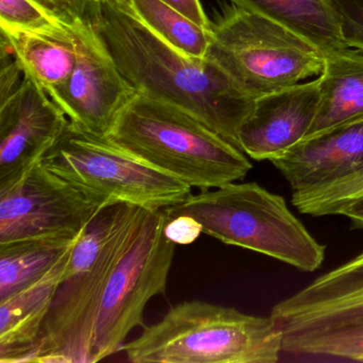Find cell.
Here are the masks:
<instances>
[{"label": "cell", "mask_w": 363, "mask_h": 363, "mask_svg": "<svg viewBox=\"0 0 363 363\" xmlns=\"http://www.w3.org/2000/svg\"><path fill=\"white\" fill-rule=\"evenodd\" d=\"M89 24L138 94L189 112L241 150L240 129L256 99L216 63L172 48L135 16L127 0H105Z\"/></svg>", "instance_id": "1"}, {"label": "cell", "mask_w": 363, "mask_h": 363, "mask_svg": "<svg viewBox=\"0 0 363 363\" xmlns=\"http://www.w3.org/2000/svg\"><path fill=\"white\" fill-rule=\"evenodd\" d=\"M148 210L107 206L78 238L29 363H94L95 331L108 281Z\"/></svg>", "instance_id": "2"}, {"label": "cell", "mask_w": 363, "mask_h": 363, "mask_svg": "<svg viewBox=\"0 0 363 363\" xmlns=\"http://www.w3.org/2000/svg\"><path fill=\"white\" fill-rule=\"evenodd\" d=\"M105 138L199 192L243 180L252 169L242 150L192 114L138 93Z\"/></svg>", "instance_id": "3"}, {"label": "cell", "mask_w": 363, "mask_h": 363, "mask_svg": "<svg viewBox=\"0 0 363 363\" xmlns=\"http://www.w3.org/2000/svg\"><path fill=\"white\" fill-rule=\"evenodd\" d=\"M284 335L272 318L201 301L172 307L122 352L133 363H276Z\"/></svg>", "instance_id": "4"}, {"label": "cell", "mask_w": 363, "mask_h": 363, "mask_svg": "<svg viewBox=\"0 0 363 363\" xmlns=\"http://www.w3.org/2000/svg\"><path fill=\"white\" fill-rule=\"evenodd\" d=\"M169 216H192L203 233L303 272L322 267L326 247L289 209L286 199L257 182L226 184L167 208Z\"/></svg>", "instance_id": "5"}, {"label": "cell", "mask_w": 363, "mask_h": 363, "mask_svg": "<svg viewBox=\"0 0 363 363\" xmlns=\"http://www.w3.org/2000/svg\"><path fill=\"white\" fill-rule=\"evenodd\" d=\"M207 58L258 99L318 77L324 55L290 29L231 5L211 22Z\"/></svg>", "instance_id": "6"}, {"label": "cell", "mask_w": 363, "mask_h": 363, "mask_svg": "<svg viewBox=\"0 0 363 363\" xmlns=\"http://www.w3.org/2000/svg\"><path fill=\"white\" fill-rule=\"evenodd\" d=\"M42 162L52 173L107 206L129 203L150 211L167 209L192 194L182 180L112 145L106 138L69 123Z\"/></svg>", "instance_id": "7"}, {"label": "cell", "mask_w": 363, "mask_h": 363, "mask_svg": "<svg viewBox=\"0 0 363 363\" xmlns=\"http://www.w3.org/2000/svg\"><path fill=\"white\" fill-rule=\"evenodd\" d=\"M167 209L146 212L137 235L106 286L95 331L94 363L123 350L137 327H145L144 311L150 299L167 292L176 244L164 227Z\"/></svg>", "instance_id": "8"}, {"label": "cell", "mask_w": 363, "mask_h": 363, "mask_svg": "<svg viewBox=\"0 0 363 363\" xmlns=\"http://www.w3.org/2000/svg\"><path fill=\"white\" fill-rule=\"evenodd\" d=\"M105 207L40 161L0 186V244L38 238L76 239Z\"/></svg>", "instance_id": "9"}, {"label": "cell", "mask_w": 363, "mask_h": 363, "mask_svg": "<svg viewBox=\"0 0 363 363\" xmlns=\"http://www.w3.org/2000/svg\"><path fill=\"white\" fill-rule=\"evenodd\" d=\"M78 59L73 74L50 96L76 128L105 138L137 95L92 25L75 18Z\"/></svg>", "instance_id": "10"}, {"label": "cell", "mask_w": 363, "mask_h": 363, "mask_svg": "<svg viewBox=\"0 0 363 363\" xmlns=\"http://www.w3.org/2000/svg\"><path fill=\"white\" fill-rule=\"evenodd\" d=\"M69 125L52 97L24 73L18 88L0 99V186L43 160Z\"/></svg>", "instance_id": "11"}, {"label": "cell", "mask_w": 363, "mask_h": 363, "mask_svg": "<svg viewBox=\"0 0 363 363\" xmlns=\"http://www.w3.org/2000/svg\"><path fill=\"white\" fill-rule=\"evenodd\" d=\"M318 79L258 97L239 133L242 152L256 161H273L303 141L320 106Z\"/></svg>", "instance_id": "12"}, {"label": "cell", "mask_w": 363, "mask_h": 363, "mask_svg": "<svg viewBox=\"0 0 363 363\" xmlns=\"http://www.w3.org/2000/svg\"><path fill=\"white\" fill-rule=\"evenodd\" d=\"M292 193L320 190L363 169V118L305 138L272 161Z\"/></svg>", "instance_id": "13"}, {"label": "cell", "mask_w": 363, "mask_h": 363, "mask_svg": "<svg viewBox=\"0 0 363 363\" xmlns=\"http://www.w3.org/2000/svg\"><path fill=\"white\" fill-rule=\"evenodd\" d=\"M271 316L282 333L363 316V252L276 303Z\"/></svg>", "instance_id": "14"}, {"label": "cell", "mask_w": 363, "mask_h": 363, "mask_svg": "<svg viewBox=\"0 0 363 363\" xmlns=\"http://www.w3.org/2000/svg\"><path fill=\"white\" fill-rule=\"evenodd\" d=\"M72 252L43 277L0 301V363H29Z\"/></svg>", "instance_id": "15"}, {"label": "cell", "mask_w": 363, "mask_h": 363, "mask_svg": "<svg viewBox=\"0 0 363 363\" xmlns=\"http://www.w3.org/2000/svg\"><path fill=\"white\" fill-rule=\"evenodd\" d=\"M8 44L23 72L48 95L69 80L78 59L75 18L52 30H4Z\"/></svg>", "instance_id": "16"}, {"label": "cell", "mask_w": 363, "mask_h": 363, "mask_svg": "<svg viewBox=\"0 0 363 363\" xmlns=\"http://www.w3.org/2000/svg\"><path fill=\"white\" fill-rule=\"evenodd\" d=\"M316 79L320 106L307 137L363 118L362 50L346 48L326 55Z\"/></svg>", "instance_id": "17"}, {"label": "cell", "mask_w": 363, "mask_h": 363, "mask_svg": "<svg viewBox=\"0 0 363 363\" xmlns=\"http://www.w3.org/2000/svg\"><path fill=\"white\" fill-rule=\"evenodd\" d=\"M244 11L273 21L318 48L324 56L347 48L326 0H229Z\"/></svg>", "instance_id": "18"}, {"label": "cell", "mask_w": 363, "mask_h": 363, "mask_svg": "<svg viewBox=\"0 0 363 363\" xmlns=\"http://www.w3.org/2000/svg\"><path fill=\"white\" fill-rule=\"evenodd\" d=\"M78 238H38L0 244V301L43 277L73 250Z\"/></svg>", "instance_id": "19"}, {"label": "cell", "mask_w": 363, "mask_h": 363, "mask_svg": "<svg viewBox=\"0 0 363 363\" xmlns=\"http://www.w3.org/2000/svg\"><path fill=\"white\" fill-rule=\"evenodd\" d=\"M282 352L363 362V316L284 331Z\"/></svg>", "instance_id": "20"}, {"label": "cell", "mask_w": 363, "mask_h": 363, "mask_svg": "<svg viewBox=\"0 0 363 363\" xmlns=\"http://www.w3.org/2000/svg\"><path fill=\"white\" fill-rule=\"evenodd\" d=\"M127 5L150 31L178 52L190 58H207L211 28L199 26L163 0H127Z\"/></svg>", "instance_id": "21"}, {"label": "cell", "mask_w": 363, "mask_h": 363, "mask_svg": "<svg viewBox=\"0 0 363 363\" xmlns=\"http://www.w3.org/2000/svg\"><path fill=\"white\" fill-rule=\"evenodd\" d=\"M363 196V169L320 190L301 193L295 199L301 213L311 216H340L342 210Z\"/></svg>", "instance_id": "22"}, {"label": "cell", "mask_w": 363, "mask_h": 363, "mask_svg": "<svg viewBox=\"0 0 363 363\" xmlns=\"http://www.w3.org/2000/svg\"><path fill=\"white\" fill-rule=\"evenodd\" d=\"M72 18L56 16L35 0H0V28L4 30H52Z\"/></svg>", "instance_id": "23"}, {"label": "cell", "mask_w": 363, "mask_h": 363, "mask_svg": "<svg viewBox=\"0 0 363 363\" xmlns=\"http://www.w3.org/2000/svg\"><path fill=\"white\" fill-rule=\"evenodd\" d=\"M346 46L363 52V0H326Z\"/></svg>", "instance_id": "24"}, {"label": "cell", "mask_w": 363, "mask_h": 363, "mask_svg": "<svg viewBox=\"0 0 363 363\" xmlns=\"http://www.w3.org/2000/svg\"><path fill=\"white\" fill-rule=\"evenodd\" d=\"M164 233L176 245H190L203 233V226L192 216L179 214L169 216L165 224Z\"/></svg>", "instance_id": "25"}, {"label": "cell", "mask_w": 363, "mask_h": 363, "mask_svg": "<svg viewBox=\"0 0 363 363\" xmlns=\"http://www.w3.org/2000/svg\"><path fill=\"white\" fill-rule=\"evenodd\" d=\"M163 1L175 8L180 13L184 14L199 26L211 28V21L208 18L201 6V0H163Z\"/></svg>", "instance_id": "26"}, {"label": "cell", "mask_w": 363, "mask_h": 363, "mask_svg": "<svg viewBox=\"0 0 363 363\" xmlns=\"http://www.w3.org/2000/svg\"><path fill=\"white\" fill-rule=\"evenodd\" d=\"M103 1L105 0H73L72 13L84 22L91 23L96 16Z\"/></svg>", "instance_id": "27"}, {"label": "cell", "mask_w": 363, "mask_h": 363, "mask_svg": "<svg viewBox=\"0 0 363 363\" xmlns=\"http://www.w3.org/2000/svg\"><path fill=\"white\" fill-rule=\"evenodd\" d=\"M340 216H346L352 223V228L363 229V196L348 203Z\"/></svg>", "instance_id": "28"}, {"label": "cell", "mask_w": 363, "mask_h": 363, "mask_svg": "<svg viewBox=\"0 0 363 363\" xmlns=\"http://www.w3.org/2000/svg\"><path fill=\"white\" fill-rule=\"evenodd\" d=\"M48 11L52 12L61 18H75L72 13V1L73 0H35Z\"/></svg>", "instance_id": "29"}]
</instances>
